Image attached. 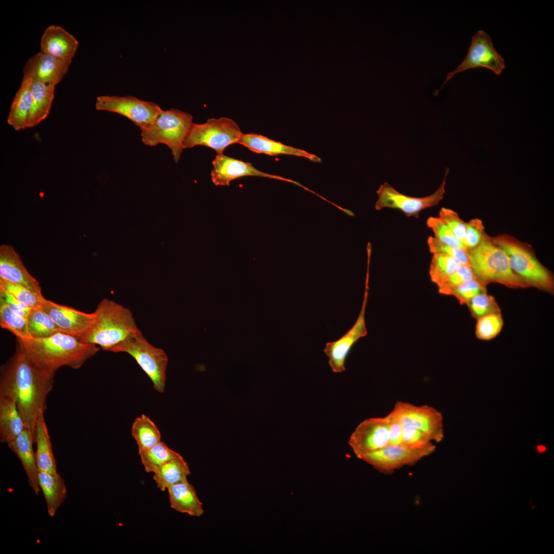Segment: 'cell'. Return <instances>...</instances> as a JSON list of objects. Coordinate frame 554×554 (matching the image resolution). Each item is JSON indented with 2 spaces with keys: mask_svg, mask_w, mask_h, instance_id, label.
Segmentation results:
<instances>
[{
  "mask_svg": "<svg viewBox=\"0 0 554 554\" xmlns=\"http://www.w3.org/2000/svg\"><path fill=\"white\" fill-rule=\"evenodd\" d=\"M54 375L38 367L18 348L2 366L0 395L15 401L26 429L34 437L37 419L40 411L46 409Z\"/></svg>",
  "mask_w": 554,
  "mask_h": 554,
  "instance_id": "1",
  "label": "cell"
},
{
  "mask_svg": "<svg viewBox=\"0 0 554 554\" xmlns=\"http://www.w3.org/2000/svg\"><path fill=\"white\" fill-rule=\"evenodd\" d=\"M17 348L31 361L54 373L64 366L80 368L99 350L96 345L62 332L45 338L17 339Z\"/></svg>",
  "mask_w": 554,
  "mask_h": 554,
  "instance_id": "2",
  "label": "cell"
},
{
  "mask_svg": "<svg viewBox=\"0 0 554 554\" xmlns=\"http://www.w3.org/2000/svg\"><path fill=\"white\" fill-rule=\"evenodd\" d=\"M94 319L87 332L80 340L111 351L115 347L138 333L131 310L111 300L104 299L93 312Z\"/></svg>",
  "mask_w": 554,
  "mask_h": 554,
  "instance_id": "3",
  "label": "cell"
},
{
  "mask_svg": "<svg viewBox=\"0 0 554 554\" xmlns=\"http://www.w3.org/2000/svg\"><path fill=\"white\" fill-rule=\"evenodd\" d=\"M467 253L476 278L485 285L497 283L511 288L530 287L512 270L504 250L486 233L481 243Z\"/></svg>",
  "mask_w": 554,
  "mask_h": 554,
  "instance_id": "4",
  "label": "cell"
},
{
  "mask_svg": "<svg viewBox=\"0 0 554 554\" xmlns=\"http://www.w3.org/2000/svg\"><path fill=\"white\" fill-rule=\"evenodd\" d=\"M493 239L506 253L512 270L530 287L553 294V273L538 260L531 245L507 233Z\"/></svg>",
  "mask_w": 554,
  "mask_h": 554,
  "instance_id": "5",
  "label": "cell"
},
{
  "mask_svg": "<svg viewBox=\"0 0 554 554\" xmlns=\"http://www.w3.org/2000/svg\"><path fill=\"white\" fill-rule=\"evenodd\" d=\"M192 116L176 109L162 111L152 123L141 130L142 140L149 146L166 145L174 162L180 159L184 144L193 124Z\"/></svg>",
  "mask_w": 554,
  "mask_h": 554,
  "instance_id": "6",
  "label": "cell"
},
{
  "mask_svg": "<svg viewBox=\"0 0 554 554\" xmlns=\"http://www.w3.org/2000/svg\"><path fill=\"white\" fill-rule=\"evenodd\" d=\"M111 352L130 354L151 380L159 393L165 390L168 357L162 349L146 340L141 331L113 348Z\"/></svg>",
  "mask_w": 554,
  "mask_h": 554,
  "instance_id": "7",
  "label": "cell"
},
{
  "mask_svg": "<svg viewBox=\"0 0 554 554\" xmlns=\"http://www.w3.org/2000/svg\"><path fill=\"white\" fill-rule=\"evenodd\" d=\"M243 133L232 119L211 118L203 124L193 123L184 144V149L202 145L223 153L229 145L238 143Z\"/></svg>",
  "mask_w": 554,
  "mask_h": 554,
  "instance_id": "8",
  "label": "cell"
},
{
  "mask_svg": "<svg viewBox=\"0 0 554 554\" xmlns=\"http://www.w3.org/2000/svg\"><path fill=\"white\" fill-rule=\"evenodd\" d=\"M449 169L446 168L443 181L439 188L432 194L421 197L410 196L397 191L388 183L381 185L377 193L378 199L375 208L396 209L402 211L407 216L418 217L423 210L438 205L445 193V187Z\"/></svg>",
  "mask_w": 554,
  "mask_h": 554,
  "instance_id": "9",
  "label": "cell"
},
{
  "mask_svg": "<svg viewBox=\"0 0 554 554\" xmlns=\"http://www.w3.org/2000/svg\"><path fill=\"white\" fill-rule=\"evenodd\" d=\"M479 67L489 69L496 75L500 74L505 67L504 60L494 49L491 37L484 30H479L473 36L465 58L454 70L447 74L444 83L434 91V95H438L445 84L456 74Z\"/></svg>",
  "mask_w": 554,
  "mask_h": 554,
  "instance_id": "10",
  "label": "cell"
},
{
  "mask_svg": "<svg viewBox=\"0 0 554 554\" xmlns=\"http://www.w3.org/2000/svg\"><path fill=\"white\" fill-rule=\"evenodd\" d=\"M95 107L97 110L123 115L140 128L152 123L163 111L160 106L154 102L143 101L130 95L99 96L96 98Z\"/></svg>",
  "mask_w": 554,
  "mask_h": 554,
  "instance_id": "11",
  "label": "cell"
},
{
  "mask_svg": "<svg viewBox=\"0 0 554 554\" xmlns=\"http://www.w3.org/2000/svg\"><path fill=\"white\" fill-rule=\"evenodd\" d=\"M435 449L432 443L422 448H413L403 444L388 445L363 456L361 460L379 471L388 474L404 466L414 464L431 454Z\"/></svg>",
  "mask_w": 554,
  "mask_h": 554,
  "instance_id": "12",
  "label": "cell"
},
{
  "mask_svg": "<svg viewBox=\"0 0 554 554\" xmlns=\"http://www.w3.org/2000/svg\"><path fill=\"white\" fill-rule=\"evenodd\" d=\"M391 412L403 426H411L421 430L432 441L439 442L444 437L442 414L431 406L398 401Z\"/></svg>",
  "mask_w": 554,
  "mask_h": 554,
  "instance_id": "13",
  "label": "cell"
},
{
  "mask_svg": "<svg viewBox=\"0 0 554 554\" xmlns=\"http://www.w3.org/2000/svg\"><path fill=\"white\" fill-rule=\"evenodd\" d=\"M348 444L355 456L364 455L389 444L387 417L371 418L361 422L350 435Z\"/></svg>",
  "mask_w": 554,
  "mask_h": 554,
  "instance_id": "14",
  "label": "cell"
},
{
  "mask_svg": "<svg viewBox=\"0 0 554 554\" xmlns=\"http://www.w3.org/2000/svg\"><path fill=\"white\" fill-rule=\"evenodd\" d=\"M368 279L362 306L360 314L351 328L339 340L328 342L324 351L328 358V363L333 372L340 373L345 370V363L351 347L360 338L366 335L367 331L365 321V313L368 297Z\"/></svg>",
  "mask_w": 554,
  "mask_h": 554,
  "instance_id": "15",
  "label": "cell"
},
{
  "mask_svg": "<svg viewBox=\"0 0 554 554\" xmlns=\"http://www.w3.org/2000/svg\"><path fill=\"white\" fill-rule=\"evenodd\" d=\"M211 177L216 186H229L232 180L245 176L268 177L288 182L306 188L299 183L283 177L268 174L256 169L250 163L217 154L212 162Z\"/></svg>",
  "mask_w": 554,
  "mask_h": 554,
  "instance_id": "16",
  "label": "cell"
},
{
  "mask_svg": "<svg viewBox=\"0 0 554 554\" xmlns=\"http://www.w3.org/2000/svg\"><path fill=\"white\" fill-rule=\"evenodd\" d=\"M62 332L71 335L79 340L92 325L94 315L73 307L54 303L44 298L41 304Z\"/></svg>",
  "mask_w": 554,
  "mask_h": 554,
  "instance_id": "17",
  "label": "cell"
},
{
  "mask_svg": "<svg viewBox=\"0 0 554 554\" xmlns=\"http://www.w3.org/2000/svg\"><path fill=\"white\" fill-rule=\"evenodd\" d=\"M71 62L58 59L39 51L26 62L23 69V78L56 85L68 72Z\"/></svg>",
  "mask_w": 554,
  "mask_h": 554,
  "instance_id": "18",
  "label": "cell"
},
{
  "mask_svg": "<svg viewBox=\"0 0 554 554\" xmlns=\"http://www.w3.org/2000/svg\"><path fill=\"white\" fill-rule=\"evenodd\" d=\"M0 278L44 297L39 283L28 271L11 245L4 244L0 246Z\"/></svg>",
  "mask_w": 554,
  "mask_h": 554,
  "instance_id": "19",
  "label": "cell"
},
{
  "mask_svg": "<svg viewBox=\"0 0 554 554\" xmlns=\"http://www.w3.org/2000/svg\"><path fill=\"white\" fill-rule=\"evenodd\" d=\"M79 43L68 31L51 25L45 30L40 41V51L62 60L72 61Z\"/></svg>",
  "mask_w": 554,
  "mask_h": 554,
  "instance_id": "20",
  "label": "cell"
},
{
  "mask_svg": "<svg viewBox=\"0 0 554 554\" xmlns=\"http://www.w3.org/2000/svg\"><path fill=\"white\" fill-rule=\"evenodd\" d=\"M238 143L257 153L269 155H291L305 157L314 162H321V159L314 154L276 142L261 134L243 133Z\"/></svg>",
  "mask_w": 554,
  "mask_h": 554,
  "instance_id": "21",
  "label": "cell"
},
{
  "mask_svg": "<svg viewBox=\"0 0 554 554\" xmlns=\"http://www.w3.org/2000/svg\"><path fill=\"white\" fill-rule=\"evenodd\" d=\"M34 443V437L25 428L22 433L7 445L21 461L30 486L36 494H38L41 489L38 481L39 471L36 464L35 451L33 448Z\"/></svg>",
  "mask_w": 554,
  "mask_h": 554,
  "instance_id": "22",
  "label": "cell"
},
{
  "mask_svg": "<svg viewBox=\"0 0 554 554\" xmlns=\"http://www.w3.org/2000/svg\"><path fill=\"white\" fill-rule=\"evenodd\" d=\"M167 490L171 508L193 517H199L203 514V504L188 480L172 485Z\"/></svg>",
  "mask_w": 554,
  "mask_h": 554,
  "instance_id": "23",
  "label": "cell"
},
{
  "mask_svg": "<svg viewBox=\"0 0 554 554\" xmlns=\"http://www.w3.org/2000/svg\"><path fill=\"white\" fill-rule=\"evenodd\" d=\"M31 82L29 78H23L10 108L7 122L15 130L28 128V121L32 105Z\"/></svg>",
  "mask_w": 554,
  "mask_h": 554,
  "instance_id": "24",
  "label": "cell"
},
{
  "mask_svg": "<svg viewBox=\"0 0 554 554\" xmlns=\"http://www.w3.org/2000/svg\"><path fill=\"white\" fill-rule=\"evenodd\" d=\"M24 420L15 401L12 398L0 395V441L9 443L25 429Z\"/></svg>",
  "mask_w": 554,
  "mask_h": 554,
  "instance_id": "25",
  "label": "cell"
},
{
  "mask_svg": "<svg viewBox=\"0 0 554 554\" xmlns=\"http://www.w3.org/2000/svg\"><path fill=\"white\" fill-rule=\"evenodd\" d=\"M44 413V411H40L35 425L34 443L36 444V464L38 471L56 473V462Z\"/></svg>",
  "mask_w": 554,
  "mask_h": 554,
  "instance_id": "26",
  "label": "cell"
},
{
  "mask_svg": "<svg viewBox=\"0 0 554 554\" xmlns=\"http://www.w3.org/2000/svg\"><path fill=\"white\" fill-rule=\"evenodd\" d=\"M56 85L32 81V105L28 121V128L37 126L46 119L51 110Z\"/></svg>",
  "mask_w": 554,
  "mask_h": 554,
  "instance_id": "27",
  "label": "cell"
},
{
  "mask_svg": "<svg viewBox=\"0 0 554 554\" xmlns=\"http://www.w3.org/2000/svg\"><path fill=\"white\" fill-rule=\"evenodd\" d=\"M38 481L46 501L48 513L52 517L66 498L64 480L57 472L39 471Z\"/></svg>",
  "mask_w": 554,
  "mask_h": 554,
  "instance_id": "28",
  "label": "cell"
},
{
  "mask_svg": "<svg viewBox=\"0 0 554 554\" xmlns=\"http://www.w3.org/2000/svg\"><path fill=\"white\" fill-rule=\"evenodd\" d=\"M190 474L188 463L181 457L165 464L153 472L157 487L164 491L170 486L187 480Z\"/></svg>",
  "mask_w": 554,
  "mask_h": 554,
  "instance_id": "29",
  "label": "cell"
},
{
  "mask_svg": "<svg viewBox=\"0 0 554 554\" xmlns=\"http://www.w3.org/2000/svg\"><path fill=\"white\" fill-rule=\"evenodd\" d=\"M131 432L137 444L138 451L149 448L162 441L161 433L157 426L145 414L135 419Z\"/></svg>",
  "mask_w": 554,
  "mask_h": 554,
  "instance_id": "30",
  "label": "cell"
},
{
  "mask_svg": "<svg viewBox=\"0 0 554 554\" xmlns=\"http://www.w3.org/2000/svg\"><path fill=\"white\" fill-rule=\"evenodd\" d=\"M142 464L147 472H154L167 462L182 457L161 441L153 446L138 451Z\"/></svg>",
  "mask_w": 554,
  "mask_h": 554,
  "instance_id": "31",
  "label": "cell"
},
{
  "mask_svg": "<svg viewBox=\"0 0 554 554\" xmlns=\"http://www.w3.org/2000/svg\"><path fill=\"white\" fill-rule=\"evenodd\" d=\"M27 323L31 338H47L61 332L41 306L31 308L27 316Z\"/></svg>",
  "mask_w": 554,
  "mask_h": 554,
  "instance_id": "32",
  "label": "cell"
},
{
  "mask_svg": "<svg viewBox=\"0 0 554 554\" xmlns=\"http://www.w3.org/2000/svg\"><path fill=\"white\" fill-rule=\"evenodd\" d=\"M0 326L2 328L10 331L16 339L25 340L31 338L28 331L27 317L14 311L1 298Z\"/></svg>",
  "mask_w": 554,
  "mask_h": 554,
  "instance_id": "33",
  "label": "cell"
},
{
  "mask_svg": "<svg viewBox=\"0 0 554 554\" xmlns=\"http://www.w3.org/2000/svg\"><path fill=\"white\" fill-rule=\"evenodd\" d=\"M461 265L447 255L433 254L429 268L431 280L438 286Z\"/></svg>",
  "mask_w": 554,
  "mask_h": 554,
  "instance_id": "34",
  "label": "cell"
},
{
  "mask_svg": "<svg viewBox=\"0 0 554 554\" xmlns=\"http://www.w3.org/2000/svg\"><path fill=\"white\" fill-rule=\"evenodd\" d=\"M503 326L501 313L490 314L477 319L476 335L480 340L488 341L497 337Z\"/></svg>",
  "mask_w": 554,
  "mask_h": 554,
  "instance_id": "35",
  "label": "cell"
},
{
  "mask_svg": "<svg viewBox=\"0 0 554 554\" xmlns=\"http://www.w3.org/2000/svg\"><path fill=\"white\" fill-rule=\"evenodd\" d=\"M467 305L471 315L476 319L490 314L501 313L495 298L487 292L474 296Z\"/></svg>",
  "mask_w": 554,
  "mask_h": 554,
  "instance_id": "36",
  "label": "cell"
},
{
  "mask_svg": "<svg viewBox=\"0 0 554 554\" xmlns=\"http://www.w3.org/2000/svg\"><path fill=\"white\" fill-rule=\"evenodd\" d=\"M486 292L487 286L476 278L451 289L446 295L454 296L461 305H467L474 296Z\"/></svg>",
  "mask_w": 554,
  "mask_h": 554,
  "instance_id": "37",
  "label": "cell"
},
{
  "mask_svg": "<svg viewBox=\"0 0 554 554\" xmlns=\"http://www.w3.org/2000/svg\"><path fill=\"white\" fill-rule=\"evenodd\" d=\"M0 287L31 308L41 306L43 300L45 298L38 296L25 287L12 283L1 278Z\"/></svg>",
  "mask_w": 554,
  "mask_h": 554,
  "instance_id": "38",
  "label": "cell"
},
{
  "mask_svg": "<svg viewBox=\"0 0 554 554\" xmlns=\"http://www.w3.org/2000/svg\"><path fill=\"white\" fill-rule=\"evenodd\" d=\"M426 223L437 239L446 244L466 250L464 244L454 236L448 226L439 216L429 217Z\"/></svg>",
  "mask_w": 554,
  "mask_h": 554,
  "instance_id": "39",
  "label": "cell"
},
{
  "mask_svg": "<svg viewBox=\"0 0 554 554\" xmlns=\"http://www.w3.org/2000/svg\"><path fill=\"white\" fill-rule=\"evenodd\" d=\"M476 278L474 271L470 265L461 264L438 285L439 292L446 295L451 289Z\"/></svg>",
  "mask_w": 554,
  "mask_h": 554,
  "instance_id": "40",
  "label": "cell"
},
{
  "mask_svg": "<svg viewBox=\"0 0 554 554\" xmlns=\"http://www.w3.org/2000/svg\"><path fill=\"white\" fill-rule=\"evenodd\" d=\"M429 250L432 254L440 253L450 256L461 264L469 265L467 251L444 243L434 237L429 236L427 239Z\"/></svg>",
  "mask_w": 554,
  "mask_h": 554,
  "instance_id": "41",
  "label": "cell"
},
{
  "mask_svg": "<svg viewBox=\"0 0 554 554\" xmlns=\"http://www.w3.org/2000/svg\"><path fill=\"white\" fill-rule=\"evenodd\" d=\"M439 217L444 222L454 236L465 246V235L466 222L462 220L456 211L445 207H442L440 209Z\"/></svg>",
  "mask_w": 554,
  "mask_h": 554,
  "instance_id": "42",
  "label": "cell"
},
{
  "mask_svg": "<svg viewBox=\"0 0 554 554\" xmlns=\"http://www.w3.org/2000/svg\"><path fill=\"white\" fill-rule=\"evenodd\" d=\"M485 233L481 220L474 218L466 222L465 245L467 251L477 247L482 242Z\"/></svg>",
  "mask_w": 554,
  "mask_h": 554,
  "instance_id": "43",
  "label": "cell"
},
{
  "mask_svg": "<svg viewBox=\"0 0 554 554\" xmlns=\"http://www.w3.org/2000/svg\"><path fill=\"white\" fill-rule=\"evenodd\" d=\"M402 444L413 448H422L432 444L430 438L421 430L408 426H403Z\"/></svg>",
  "mask_w": 554,
  "mask_h": 554,
  "instance_id": "44",
  "label": "cell"
},
{
  "mask_svg": "<svg viewBox=\"0 0 554 554\" xmlns=\"http://www.w3.org/2000/svg\"><path fill=\"white\" fill-rule=\"evenodd\" d=\"M386 417L389 426V445L402 444L403 426L391 412Z\"/></svg>",
  "mask_w": 554,
  "mask_h": 554,
  "instance_id": "45",
  "label": "cell"
},
{
  "mask_svg": "<svg viewBox=\"0 0 554 554\" xmlns=\"http://www.w3.org/2000/svg\"><path fill=\"white\" fill-rule=\"evenodd\" d=\"M0 298H2L14 311L23 316H28L31 308L18 301L11 293L1 287Z\"/></svg>",
  "mask_w": 554,
  "mask_h": 554,
  "instance_id": "46",
  "label": "cell"
}]
</instances>
